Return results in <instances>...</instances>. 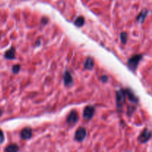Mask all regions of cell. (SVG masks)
I'll return each instance as SVG.
<instances>
[{
    "instance_id": "cell-1",
    "label": "cell",
    "mask_w": 152,
    "mask_h": 152,
    "mask_svg": "<svg viewBox=\"0 0 152 152\" xmlns=\"http://www.w3.org/2000/svg\"><path fill=\"white\" fill-rule=\"evenodd\" d=\"M141 59H142V55H140V54H137V55L133 56L128 61V67L131 71H134L137 68V65H138Z\"/></svg>"
},
{
    "instance_id": "cell-2",
    "label": "cell",
    "mask_w": 152,
    "mask_h": 152,
    "mask_svg": "<svg viewBox=\"0 0 152 152\" xmlns=\"http://www.w3.org/2000/svg\"><path fill=\"white\" fill-rule=\"evenodd\" d=\"M125 92L123 90H120L116 93V100H117V108L120 111V108L122 107V105L125 102Z\"/></svg>"
},
{
    "instance_id": "cell-3",
    "label": "cell",
    "mask_w": 152,
    "mask_h": 152,
    "mask_svg": "<svg viewBox=\"0 0 152 152\" xmlns=\"http://www.w3.org/2000/svg\"><path fill=\"white\" fill-rule=\"evenodd\" d=\"M94 113V108L93 106H87L85 108L84 112H83V117L85 120H90Z\"/></svg>"
},
{
    "instance_id": "cell-4",
    "label": "cell",
    "mask_w": 152,
    "mask_h": 152,
    "mask_svg": "<svg viewBox=\"0 0 152 152\" xmlns=\"http://www.w3.org/2000/svg\"><path fill=\"white\" fill-rule=\"evenodd\" d=\"M85 136H86V130L85 128L81 127L76 130V133H75V140L81 142L85 138Z\"/></svg>"
},
{
    "instance_id": "cell-5",
    "label": "cell",
    "mask_w": 152,
    "mask_h": 152,
    "mask_svg": "<svg viewBox=\"0 0 152 152\" xmlns=\"http://www.w3.org/2000/svg\"><path fill=\"white\" fill-rule=\"evenodd\" d=\"M151 138V131L149 129H145L141 133L140 135L139 136L138 140L142 143H145V142H148L149 140V139Z\"/></svg>"
},
{
    "instance_id": "cell-6",
    "label": "cell",
    "mask_w": 152,
    "mask_h": 152,
    "mask_svg": "<svg viewBox=\"0 0 152 152\" xmlns=\"http://www.w3.org/2000/svg\"><path fill=\"white\" fill-rule=\"evenodd\" d=\"M78 120V113L76 111H73L70 113L67 118V122L69 125H73L74 123H76Z\"/></svg>"
},
{
    "instance_id": "cell-7",
    "label": "cell",
    "mask_w": 152,
    "mask_h": 152,
    "mask_svg": "<svg viewBox=\"0 0 152 152\" xmlns=\"http://www.w3.org/2000/svg\"><path fill=\"white\" fill-rule=\"evenodd\" d=\"M21 137L24 140H28V139H30L32 136V130L30 128L28 127V128H25L21 132Z\"/></svg>"
},
{
    "instance_id": "cell-8",
    "label": "cell",
    "mask_w": 152,
    "mask_h": 152,
    "mask_svg": "<svg viewBox=\"0 0 152 152\" xmlns=\"http://www.w3.org/2000/svg\"><path fill=\"white\" fill-rule=\"evenodd\" d=\"M63 79H64L65 85H67V86H69V85H71L73 83V78L72 76H71L70 72H68V71H66V72L65 73Z\"/></svg>"
},
{
    "instance_id": "cell-9",
    "label": "cell",
    "mask_w": 152,
    "mask_h": 152,
    "mask_svg": "<svg viewBox=\"0 0 152 152\" xmlns=\"http://www.w3.org/2000/svg\"><path fill=\"white\" fill-rule=\"evenodd\" d=\"M125 94L128 95L129 100H130L131 102H135V103L138 102V99H137V96L134 95V94L133 93V91H132L131 90L127 89L126 91H125Z\"/></svg>"
},
{
    "instance_id": "cell-10",
    "label": "cell",
    "mask_w": 152,
    "mask_h": 152,
    "mask_svg": "<svg viewBox=\"0 0 152 152\" xmlns=\"http://www.w3.org/2000/svg\"><path fill=\"white\" fill-rule=\"evenodd\" d=\"M94 59L91 57H88L85 62V68L88 70L92 69L94 67Z\"/></svg>"
},
{
    "instance_id": "cell-11",
    "label": "cell",
    "mask_w": 152,
    "mask_h": 152,
    "mask_svg": "<svg viewBox=\"0 0 152 152\" xmlns=\"http://www.w3.org/2000/svg\"><path fill=\"white\" fill-rule=\"evenodd\" d=\"M5 58L9 59H13L15 58V50L14 47H11L10 49H9L7 52L5 53Z\"/></svg>"
},
{
    "instance_id": "cell-12",
    "label": "cell",
    "mask_w": 152,
    "mask_h": 152,
    "mask_svg": "<svg viewBox=\"0 0 152 152\" xmlns=\"http://www.w3.org/2000/svg\"><path fill=\"white\" fill-rule=\"evenodd\" d=\"M148 14V10H143L140 14H139L138 17H137V21L140 23H142L145 20V17L147 16Z\"/></svg>"
},
{
    "instance_id": "cell-13",
    "label": "cell",
    "mask_w": 152,
    "mask_h": 152,
    "mask_svg": "<svg viewBox=\"0 0 152 152\" xmlns=\"http://www.w3.org/2000/svg\"><path fill=\"white\" fill-rule=\"evenodd\" d=\"M18 151H19V147L16 144L9 145L8 146H7L6 149H5V151L6 152H17Z\"/></svg>"
},
{
    "instance_id": "cell-14",
    "label": "cell",
    "mask_w": 152,
    "mask_h": 152,
    "mask_svg": "<svg viewBox=\"0 0 152 152\" xmlns=\"http://www.w3.org/2000/svg\"><path fill=\"white\" fill-rule=\"evenodd\" d=\"M84 23H85V19L84 17H79L74 22L75 25H76L77 27H81V26H83V25H84Z\"/></svg>"
},
{
    "instance_id": "cell-15",
    "label": "cell",
    "mask_w": 152,
    "mask_h": 152,
    "mask_svg": "<svg viewBox=\"0 0 152 152\" xmlns=\"http://www.w3.org/2000/svg\"><path fill=\"white\" fill-rule=\"evenodd\" d=\"M127 38H128V36L125 32H122L120 34V40H121L122 43V44H125L127 41Z\"/></svg>"
},
{
    "instance_id": "cell-16",
    "label": "cell",
    "mask_w": 152,
    "mask_h": 152,
    "mask_svg": "<svg viewBox=\"0 0 152 152\" xmlns=\"http://www.w3.org/2000/svg\"><path fill=\"white\" fill-rule=\"evenodd\" d=\"M20 68L21 67L19 65H14L13 67V72L14 74H17V73H19V71H20Z\"/></svg>"
},
{
    "instance_id": "cell-17",
    "label": "cell",
    "mask_w": 152,
    "mask_h": 152,
    "mask_svg": "<svg viewBox=\"0 0 152 152\" xmlns=\"http://www.w3.org/2000/svg\"><path fill=\"white\" fill-rule=\"evenodd\" d=\"M4 141V134L2 133V130L0 129V143H2Z\"/></svg>"
},
{
    "instance_id": "cell-18",
    "label": "cell",
    "mask_w": 152,
    "mask_h": 152,
    "mask_svg": "<svg viewBox=\"0 0 152 152\" xmlns=\"http://www.w3.org/2000/svg\"><path fill=\"white\" fill-rule=\"evenodd\" d=\"M101 80H102L103 83H105V82H106L107 80H108V77H107L106 76H102L101 78Z\"/></svg>"
}]
</instances>
